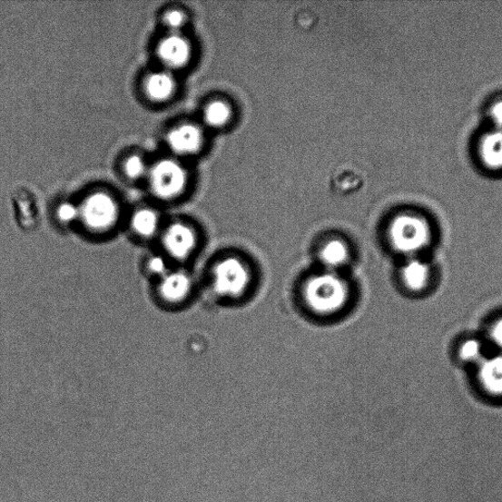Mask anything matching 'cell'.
<instances>
[{
	"instance_id": "1",
	"label": "cell",
	"mask_w": 502,
	"mask_h": 502,
	"mask_svg": "<svg viewBox=\"0 0 502 502\" xmlns=\"http://www.w3.org/2000/svg\"><path fill=\"white\" fill-rule=\"evenodd\" d=\"M349 289L347 281L335 272L313 276L304 287V300L309 308L320 315H332L347 304Z\"/></svg>"
},
{
	"instance_id": "2",
	"label": "cell",
	"mask_w": 502,
	"mask_h": 502,
	"mask_svg": "<svg viewBox=\"0 0 502 502\" xmlns=\"http://www.w3.org/2000/svg\"><path fill=\"white\" fill-rule=\"evenodd\" d=\"M389 240L398 252L410 257H418L432 241V229L422 216L400 214L393 219L389 227Z\"/></svg>"
},
{
	"instance_id": "3",
	"label": "cell",
	"mask_w": 502,
	"mask_h": 502,
	"mask_svg": "<svg viewBox=\"0 0 502 502\" xmlns=\"http://www.w3.org/2000/svg\"><path fill=\"white\" fill-rule=\"evenodd\" d=\"M79 208V222L91 234L104 235L113 231L119 221L118 202L107 192H96L88 195Z\"/></svg>"
},
{
	"instance_id": "4",
	"label": "cell",
	"mask_w": 502,
	"mask_h": 502,
	"mask_svg": "<svg viewBox=\"0 0 502 502\" xmlns=\"http://www.w3.org/2000/svg\"><path fill=\"white\" fill-rule=\"evenodd\" d=\"M148 177L154 197L164 202L179 198L188 182L185 167L174 159H162L156 162L150 168Z\"/></svg>"
},
{
	"instance_id": "5",
	"label": "cell",
	"mask_w": 502,
	"mask_h": 502,
	"mask_svg": "<svg viewBox=\"0 0 502 502\" xmlns=\"http://www.w3.org/2000/svg\"><path fill=\"white\" fill-rule=\"evenodd\" d=\"M250 283L248 266L234 257H229L214 267L213 287L220 296L239 298L246 292Z\"/></svg>"
},
{
	"instance_id": "6",
	"label": "cell",
	"mask_w": 502,
	"mask_h": 502,
	"mask_svg": "<svg viewBox=\"0 0 502 502\" xmlns=\"http://www.w3.org/2000/svg\"><path fill=\"white\" fill-rule=\"evenodd\" d=\"M162 251L170 261L182 262L190 259L198 247V235L187 223L176 221L162 228L159 235Z\"/></svg>"
},
{
	"instance_id": "7",
	"label": "cell",
	"mask_w": 502,
	"mask_h": 502,
	"mask_svg": "<svg viewBox=\"0 0 502 502\" xmlns=\"http://www.w3.org/2000/svg\"><path fill=\"white\" fill-rule=\"evenodd\" d=\"M156 296L166 306H177L185 302L192 290L191 275L182 269H171L156 281Z\"/></svg>"
},
{
	"instance_id": "8",
	"label": "cell",
	"mask_w": 502,
	"mask_h": 502,
	"mask_svg": "<svg viewBox=\"0 0 502 502\" xmlns=\"http://www.w3.org/2000/svg\"><path fill=\"white\" fill-rule=\"evenodd\" d=\"M156 54L161 63L169 70L185 67L192 58V45L180 33H170L159 42Z\"/></svg>"
},
{
	"instance_id": "9",
	"label": "cell",
	"mask_w": 502,
	"mask_h": 502,
	"mask_svg": "<svg viewBox=\"0 0 502 502\" xmlns=\"http://www.w3.org/2000/svg\"><path fill=\"white\" fill-rule=\"evenodd\" d=\"M167 144L177 155L190 156L198 153L203 145V133L193 124H182L167 133Z\"/></svg>"
},
{
	"instance_id": "10",
	"label": "cell",
	"mask_w": 502,
	"mask_h": 502,
	"mask_svg": "<svg viewBox=\"0 0 502 502\" xmlns=\"http://www.w3.org/2000/svg\"><path fill=\"white\" fill-rule=\"evenodd\" d=\"M477 367V383L486 395L502 399V353L487 355Z\"/></svg>"
},
{
	"instance_id": "11",
	"label": "cell",
	"mask_w": 502,
	"mask_h": 502,
	"mask_svg": "<svg viewBox=\"0 0 502 502\" xmlns=\"http://www.w3.org/2000/svg\"><path fill=\"white\" fill-rule=\"evenodd\" d=\"M400 278L408 290L421 292L430 286L432 268L419 256L410 257L401 268Z\"/></svg>"
},
{
	"instance_id": "12",
	"label": "cell",
	"mask_w": 502,
	"mask_h": 502,
	"mask_svg": "<svg viewBox=\"0 0 502 502\" xmlns=\"http://www.w3.org/2000/svg\"><path fill=\"white\" fill-rule=\"evenodd\" d=\"M130 228L134 237L141 241H151L162 232L161 215L153 208L144 207L134 212L130 220Z\"/></svg>"
},
{
	"instance_id": "13",
	"label": "cell",
	"mask_w": 502,
	"mask_h": 502,
	"mask_svg": "<svg viewBox=\"0 0 502 502\" xmlns=\"http://www.w3.org/2000/svg\"><path fill=\"white\" fill-rule=\"evenodd\" d=\"M143 89L152 102L162 103L172 99L177 90V83L172 73L158 71L146 77Z\"/></svg>"
},
{
	"instance_id": "14",
	"label": "cell",
	"mask_w": 502,
	"mask_h": 502,
	"mask_svg": "<svg viewBox=\"0 0 502 502\" xmlns=\"http://www.w3.org/2000/svg\"><path fill=\"white\" fill-rule=\"evenodd\" d=\"M480 157L489 169H502V131L487 133L480 143Z\"/></svg>"
},
{
	"instance_id": "15",
	"label": "cell",
	"mask_w": 502,
	"mask_h": 502,
	"mask_svg": "<svg viewBox=\"0 0 502 502\" xmlns=\"http://www.w3.org/2000/svg\"><path fill=\"white\" fill-rule=\"evenodd\" d=\"M321 262L334 272L336 269L345 266L349 260V250L346 242L340 240H330L322 247L320 252Z\"/></svg>"
},
{
	"instance_id": "16",
	"label": "cell",
	"mask_w": 502,
	"mask_h": 502,
	"mask_svg": "<svg viewBox=\"0 0 502 502\" xmlns=\"http://www.w3.org/2000/svg\"><path fill=\"white\" fill-rule=\"evenodd\" d=\"M458 355L464 363L479 365L487 357V346L481 339H465L458 346Z\"/></svg>"
},
{
	"instance_id": "17",
	"label": "cell",
	"mask_w": 502,
	"mask_h": 502,
	"mask_svg": "<svg viewBox=\"0 0 502 502\" xmlns=\"http://www.w3.org/2000/svg\"><path fill=\"white\" fill-rule=\"evenodd\" d=\"M231 117V110L228 103L216 101L208 104L203 113V119L207 126L212 128H222L229 123Z\"/></svg>"
},
{
	"instance_id": "18",
	"label": "cell",
	"mask_w": 502,
	"mask_h": 502,
	"mask_svg": "<svg viewBox=\"0 0 502 502\" xmlns=\"http://www.w3.org/2000/svg\"><path fill=\"white\" fill-rule=\"evenodd\" d=\"M143 267L146 275L154 278L156 281L172 269L170 267V261L162 252L152 253L146 257Z\"/></svg>"
},
{
	"instance_id": "19",
	"label": "cell",
	"mask_w": 502,
	"mask_h": 502,
	"mask_svg": "<svg viewBox=\"0 0 502 502\" xmlns=\"http://www.w3.org/2000/svg\"><path fill=\"white\" fill-rule=\"evenodd\" d=\"M55 217L60 225L69 227L80 220L79 205L73 202H61L55 211Z\"/></svg>"
},
{
	"instance_id": "20",
	"label": "cell",
	"mask_w": 502,
	"mask_h": 502,
	"mask_svg": "<svg viewBox=\"0 0 502 502\" xmlns=\"http://www.w3.org/2000/svg\"><path fill=\"white\" fill-rule=\"evenodd\" d=\"M125 175L131 180H140L149 174L150 168L140 155H132L126 159L123 166Z\"/></svg>"
},
{
	"instance_id": "21",
	"label": "cell",
	"mask_w": 502,
	"mask_h": 502,
	"mask_svg": "<svg viewBox=\"0 0 502 502\" xmlns=\"http://www.w3.org/2000/svg\"><path fill=\"white\" fill-rule=\"evenodd\" d=\"M186 15L178 9H172L166 12L163 16L164 26L170 33L177 34L186 25Z\"/></svg>"
},
{
	"instance_id": "22",
	"label": "cell",
	"mask_w": 502,
	"mask_h": 502,
	"mask_svg": "<svg viewBox=\"0 0 502 502\" xmlns=\"http://www.w3.org/2000/svg\"><path fill=\"white\" fill-rule=\"evenodd\" d=\"M487 338L489 344L502 353V316L489 325Z\"/></svg>"
},
{
	"instance_id": "23",
	"label": "cell",
	"mask_w": 502,
	"mask_h": 502,
	"mask_svg": "<svg viewBox=\"0 0 502 502\" xmlns=\"http://www.w3.org/2000/svg\"><path fill=\"white\" fill-rule=\"evenodd\" d=\"M489 118H491L495 130L502 131V101L495 103L489 109Z\"/></svg>"
}]
</instances>
